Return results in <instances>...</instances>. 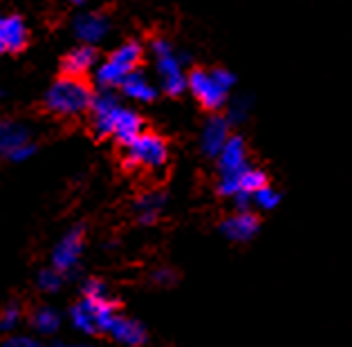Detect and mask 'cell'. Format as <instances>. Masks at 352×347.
I'll return each instance as SVG.
<instances>
[{"label":"cell","instance_id":"cell-1","mask_svg":"<svg viewBox=\"0 0 352 347\" xmlns=\"http://www.w3.org/2000/svg\"><path fill=\"white\" fill-rule=\"evenodd\" d=\"M236 88V74L227 67L216 69H191L188 72V92L204 110L216 115L227 108L229 94Z\"/></svg>","mask_w":352,"mask_h":347},{"label":"cell","instance_id":"cell-2","mask_svg":"<svg viewBox=\"0 0 352 347\" xmlns=\"http://www.w3.org/2000/svg\"><path fill=\"white\" fill-rule=\"evenodd\" d=\"M94 92L83 79L76 76H61L52 83L45 94V108L58 117H76L88 112L92 106Z\"/></svg>","mask_w":352,"mask_h":347},{"label":"cell","instance_id":"cell-3","mask_svg":"<svg viewBox=\"0 0 352 347\" xmlns=\"http://www.w3.org/2000/svg\"><path fill=\"white\" fill-rule=\"evenodd\" d=\"M144 47L137 41L122 43L104 63L94 69V81L101 90H115L122 88L128 74H133L142 63Z\"/></svg>","mask_w":352,"mask_h":347},{"label":"cell","instance_id":"cell-4","mask_svg":"<svg viewBox=\"0 0 352 347\" xmlns=\"http://www.w3.org/2000/svg\"><path fill=\"white\" fill-rule=\"evenodd\" d=\"M151 52L155 56V67L160 74V88L168 97H179L188 90V74H184V65L188 63L186 54H177L166 38H155L151 43Z\"/></svg>","mask_w":352,"mask_h":347},{"label":"cell","instance_id":"cell-5","mask_svg":"<svg viewBox=\"0 0 352 347\" xmlns=\"http://www.w3.org/2000/svg\"><path fill=\"white\" fill-rule=\"evenodd\" d=\"M119 316V305L113 298L106 300H90L83 298L70 307V323L76 332L85 336L108 334L115 318Z\"/></svg>","mask_w":352,"mask_h":347},{"label":"cell","instance_id":"cell-6","mask_svg":"<svg viewBox=\"0 0 352 347\" xmlns=\"http://www.w3.org/2000/svg\"><path fill=\"white\" fill-rule=\"evenodd\" d=\"M168 164V144L155 133H142L126 146V166L135 170H162Z\"/></svg>","mask_w":352,"mask_h":347},{"label":"cell","instance_id":"cell-7","mask_svg":"<svg viewBox=\"0 0 352 347\" xmlns=\"http://www.w3.org/2000/svg\"><path fill=\"white\" fill-rule=\"evenodd\" d=\"M83 247H85V229L81 224H76V227L63 233V238L52 249V267L63 276H74L81 265Z\"/></svg>","mask_w":352,"mask_h":347},{"label":"cell","instance_id":"cell-8","mask_svg":"<svg viewBox=\"0 0 352 347\" xmlns=\"http://www.w3.org/2000/svg\"><path fill=\"white\" fill-rule=\"evenodd\" d=\"M267 184H270L267 172L258 166H249L236 177H218L216 193L225 199H236L240 195L254 197V193H258V190Z\"/></svg>","mask_w":352,"mask_h":347},{"label":"cell","instance_id":"cell-9","mask_svg":"<svg viewBox=\"0 0 352 347\" xmlns=\"http://www.w3.org/2000/svg\"><path fill=\"white\" fill-rule=\"evenodd\" d=\"M218 229L225 240L236 242V245H247V242H252L256 236H258L261 218L254 208H249V211H236L234 208V213H229L222 218Z\"/></svg>","mask_w":352,"mask_h":347},{"label":"cell","instance_id":"cell-10","mask_svg":"<svg viewBox=\"0 0 352 347\" xmlns=\"http://www.w3.org/2000/svg\"><path fill=\"white\" fill-rule=\"evenodd\" d=\"M231 128H234V124L227 119V115H220V112H216V115H211L207 121H204V126L200 130V150L204 157L209 159H216L220 150L225 148V144L231 139Z\"/></svg>","mask_w":352,"mask_h":347},{"label":"cell","instance_id":"cell-11","mask_svg":"<svg viewBox=\"0 0 352 347\" xmlns=\"http://www.w3.org/2000/svg\"><path fill=\"white\" fill-rule=\"evenodd\" d=\"M122 110V101L117 99L113 90H99L94 94L90 115H92V128L99 137H113L115 119Z\"/></svg>","mask_w":352,"mask_h":347},{"label":"cell","instance_id":"cell-12","mask_svg":"<svg viewBox=\"0 0 352 347\" xmlns=\"http://www.w3.org/2000/svg\"><path fill=\"white\" fill-rule=\"evenodd\" d=\"M249 166H252V164H249V148H247L245 137L231 135V139L225 144V148H222L216 157L218 177H236Z\"/></svg>","mask_w":352,"mask_h":347},{"label":"cell","instance_id":"cell-13","mask_svg":"<svg viewBox=\"0 0 352 347\" xmlns=\"http://www.w3.org/2000/svg\"><path fill=\"white\" fill-rule=\"evenodd\" d=\"M74 36L79 38L83 45H97L101 43L110 32V21L99 12H85L76 16L72 23Z\"/></svg>","mask_w":352,"mask_h":347},{"label":"cell","instance_id":"cell-14","mask_svg":"<svg viewBox=\"0 0 352 347\" xmlns=\"http://www.w3.org/2000/svg\"><path fill=\"white\" fill-rule=\"evenodd\" d=\"M108 336L113 338L115 343L126 345V347H144L148 343V329H146L142 320L131 318V316H122V314L115 318Z\"/></svg>","mask_w":352,"mask_h":347},{"label":"cell","instance_id":"cell-15","mask_svg":"<svg viewBox=\"0 0 352 347\" xmlns=\"http://www.w3.org/2000/svg\"><path fill=\"white\" fill-rule=\"evenodd\" d=\"M166 202H168V197L164 190H146V193H142L135 199V206H133L137 222H140L142 227H153V224H157L162 213L166 211Z\"/></svg>","mask_w":352,"mask_h":347},{"label":"cell","instance_id":"cell-16","mask_svg":"<svg viewBox=\"0 0 352 347\" xmlns=\"http://www.w3.org/2000/svg\"><path fill=\"white\" fill-rule=\"evenodd\" d=\"M142 133H146L142 115L140 112H135L133 108L122 106V110H119V115L115 119V126H113V139L126 148V146L133 144Z\"/></svg>","mask_w":352,"mask_h":347},{"label":"cell","instance_id":"cell-17","mask_svg":"<svg viewBox=\"0 0 352 347\" xmlns=\"http://www.w3.org/2000/svg\"><path fill=\"white\" fill-rule=\"evenodd\" d=\"M28 43V27L21 16H0V54L19 52Z\"/></svg>","mask_w":352,"mask_h":347},{"label":"cell","instance_id":"cell-18","mask_svg":"<svg viewBox=\"0 0 352 347\" xmlns=\"http://www.w3.org/2000/svg\"><path fill=\"white\" fill-rule=\"evenodd\" d=\"M119 90H122L126 99L137 101V103H151L157 99V88L153 85L148 76L140 72V69H135L133 74H128Z\"/></svg>","mask_w":352,"mask_h":347},{"label":"cell","instance_id":"cell-19","mask_svg":"<svg viewBox=\"0 0 352 347\" xmlns=\"http://www.w3.org/2000/svg\"><path fill=\"white\" fill-rule=\"evenodd\" d=\"M94 65H97V49H94V45H79L63 58L65 76H76V79H83L90 69H94Z\"/></svg>","mask_w":352,"mask_h":347},{"label":"cell","instance_id":"cell-20","mask_svg":"<svg viewBox=\"0 0 352 347\" xmlns=\"http://www.w3.org/2000/svg\"><path fill=\"white\" fill-rule=\"evenodd\" d=\"M30 142V130L14 124V121H3L0 124V157H10L19 146Z\"/></svg>","mask_w":352,"mask_h":347},{"label":"cell","instance_id":"cell-21","mask_svg":"<svg viewBox=\"0 0 352 347\" xmlns=\"http://www.w3.org/2000/svg\"><path fill=\"white\" fill-rule=\"evenodd\" d=\"M32 325L38 334H56L61 327V314L54 307H38L32 316Z\"/></svg>","mask_w":352,"mask_h":347},{"label":"cell","instance_id":"cell-22","mask_svg":"<svg viewBox=\"0 0 352 347\" xmlns=\"http://www.w3.org/2000/svg\"><path fill=\"white\" fill-rule=\"evenodd\" d=\"M278 204H280V193L272 184L263 186L258 193H254V197H252V206L256 211H263V213L274 211Z\"/></svg>","mask_w":352,"mask_h":347},{"label":"cell","instance_id":"cell-23","mask_svg":"<svg viewBox=\"0 0 352 347\" xmlns=\"http://www.w3.org/2000/svg\"><path fill=\"white\" fill-rule=\"evenodd\" d=\"M63 273L61 271H56L54 267H50V269H43V271H38V278H36V284H38V289L41 291H45V293H56L58 289L63 287Z\"/></svg>","mask_w":352,"mask_h":347},{"label":"cell","instance_id":"cell-24","mask_svg":"<svg viewBox=\"0 0 352 347\" xmlns=\"http://www.w3.org/2000/svg\"><path fill=\"white\" fill-rule=\"evenodd\" d=\"M249 110H252V99L249 97H236V99H229V106H227V119L231 124H243L249 117Z\"/></svg>","mask_w":352,"mask_h":347},{"label":"cell","instance_id":"cell-25","mask_svg":"<svg viewBox=\"0 0 352 347\" xmlns=\"http://www.w3.org/2000/svg\"><path fill=\"white\" fill-rule=\"evenodd\" d=\"M81 293H83V298H90V300H106V298H110L106 282L99 280V278H88V280L83 282Z\"/></svg>","mask_w":352,"mask_h":347},{"label":"cell","instance_id":"cell-26","mask_svg":"<svg viewBox=\"0 0 352 347\" xmlns=\"http://www.w3.org/2000/svg\"><path fill=\"white\" fill-rule=\"evenodd\" d=\"M19 323H21V307L16 305V302H12V305H7L3 309V314H0V332H12Z\"/></svg>","mask_w":352,"mask_h":347},{"label":"cell","instance_id":"cell-27","mask_svg":"<svg viewBox=\"0 0 352 347\" xmlns=\"http://www.w3.org/2000/svg\"><path fill=\"white\" fill-rule=\"evenodd\" d=\"M151 280L157 284V287H173L177 282V271L170 267H157L155 271L151 273Z\"/></svg>","mask_w":352,"mask_h":347},{"label":"cell","instance_id":"cell-28","mask_svg":"<svg viewBox=\"0 0 352 347\" xmlns=\"http://www.w3.org/2000/svg\"><path fill=\"white\" fill-rule=\"evenodd\" d=\"M3 347H43L41 341H36L34 336H10L7 341L3 343Z\"/></svg>","mask_w":352,"mask_h":347},{"label":"cell","instance_id":"cell-29","mask_svg":"<svg viewBox=\"0 0 352 347\" xmlns=\"http://www.w3.org/2000/svg\"><path fill=\"white\" fill-rule=\"evenodd\" d=\"M34 153H36V146H34V144H23V146H19V148H16L12 155H10V159L12 161H28L30 157H32V155Z\"/></svg>","mask_w":352,"mask_h":347},{"label":"cell","instance_id":"cell-30","mask_svg":"<svg viewBox=\"0 0 352 347\" xmlns=\"http://www.w3.org/2000/svg\"><path fill=\"white\" fill-rule=\"evenodd\" d=\"M54 347H94L90 343H56Z\"/></svg>","mask_w":352,"mask_h":347},{"label":"cell","instance_id":"cell-31","mask_svg":"<svg viewBox=\"0 0 352 347\" xmlns=\"http://www.w3.org/2000/svg\"><path fill=\"white\" fill-rule=\"evenodd\" d=\"M67 3H72V5H83L85 0H67Z\"/></svg>","mask_w":352,"mask_h":347}]
</instances>
